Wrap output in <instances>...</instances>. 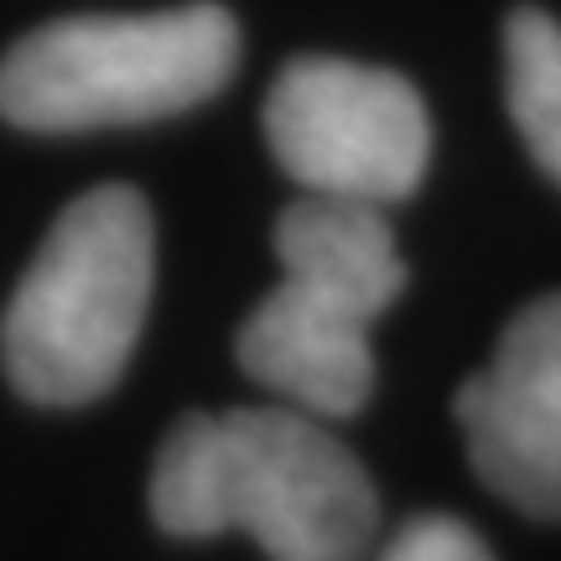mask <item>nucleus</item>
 <instances>
[{
    "label": "nucleus",
    "instance_id": "f257e3e1",
    "mask_svg": "<svg viewBox=\"0 0 561 561\" xmlns=\"http://www.w3.org/2000/svg\"><path fill=\"white\" fill-rule=\"evenodd\" d=\"M151 520L187 541L244 530L271 561H359L380 494L318 416L291 405L187 411L151 468Z\"/></svg>",
    "mask_w": 561,
    "mask_h": 561
},
{
    "label": "nucleus",
    "instance_id": "f03ea898",
    "mask_svg": "<svg viewBox=\"0 0 561 561\" xmlns=\"http://www.w3.org/2000/svg\"><path fill=\"white\" fill-rule=\"evenodd\" d=\"M157 229L136 187H94L47 229L0 322V364L32 405H89L125 375L151 307Z\"/></svg>",
    "mask_w": 561,
    "mask_h": 561
},
{
    "label": "nucleus",
    "instance_id": "7ed1b4c3",
    "mask_svg": "<svg viewBox=\"0 0 561 561\" xmlns=\"http://www.w3.org/2000/svg\"><path fill=\"white\" fill-rule=\"evenodd\" d=\"M240 68V26L224 5L151 16H68L0 58V121L42 136L146 125L214 100Z\"/></svg>",
    "mask_w": 561,
    "mask_h": 561
},
{
    "label": "nucleus",
    "instance_id": "20e7f679",
    "mask_svg": "<svg viewBox=\"0 0 561 561\" xmlns=\"http://www.w3.org/2000/svg\"><path fill=\"white\" fill-rule=\"evenodd\" d=\"M265 146L318 198H411L432 161V115L411 79L354 58H297L265 94Z\"/></svg>",
    "mask_w": 561,
    "mask_h": 561
},
{
    "label": "nucleus",
    "instance_id": "39448f33",
    "mask_svg": "<svg viewBox=\"0 0 561 561\" xmlns=\"http://www.w3.org/2000/svg\"><path fill=\"white\" fill-rule=\"evenodd\" d=\"M468 462L504 504L561 520V291L504 322L494 359L453 396Z\"/></svg>",
    "mask_w": 561,
    "mask_h": 561
},
{
    "label": "nucleus",
    "instance_id": "423d86ee",
    "mask_svg": "<svg viewBox=\"0 0 561 561\" xmlns=\"http://www.w3.org/2000/svg\"><path fill=\"white\" fill-rule=\"evenodd\" d=\"M240 369L255 385L318 421L359 416L375 396L369 318L318 297L297 280H276L234 339Z\"/></svg>",
    "mask_w": 561,
    "mask_h": 561
},
{
    "label": "nucleus",
    "instance_id": "0eeeda50",
    "mask_svg": "<svg viewBox=\"0 0 561 561\" xmlns=\"http://www.w3.org/2000/svg\"><path fill=\"white\" fill-rule=\"evenodd\" d=\"M280 280L343 301L359 318H380L405 286V261L385 208L307 193L276 219Z\"/></svg>",
    "mask_w": 561,
    "mask_h": 561
},
{
    "label": "nucleus",
    "instance_id": "6e6552de",
    "mask_svg": "<svg viewBox=\"0 0 561 561\" xmlns=\"http://www.w3.org/2000/svg\"><path fill=\"white\" fill-rule=\"evenodd\" d=\"M504 94L525 151L561 182V21L541 5H515L504 21Z\"/></svg>",
    "mask_w": 561,
    "mask_h": 561
},
{
    "label": "nucleus",
    "instance_id": "1a4fd4ad",
    "mask_svg": "<svg viewBox=\"0 0 561 561\" xmlns=\"http://www.w3.org/2000/svg\"><path fill=\"white\" fill-rule=\"evenodd\" d=\"M380 561H494L479 530H468L453 515H416L396 530V541L380 551Z\"/></svg>",
    "mask_w": 561,
    "mask_h": 561
}]
</instances>
